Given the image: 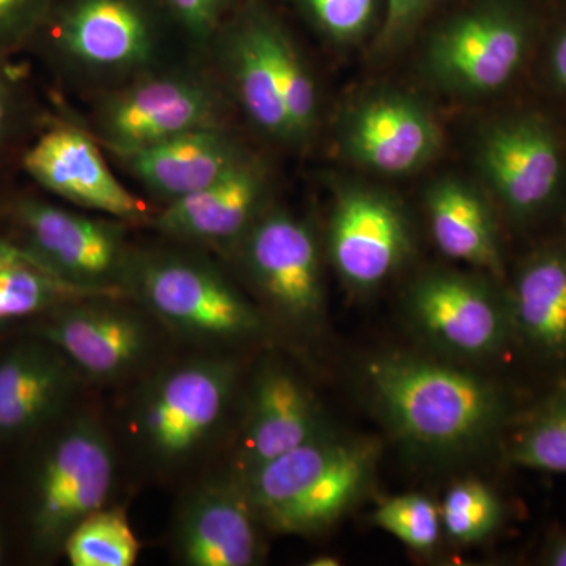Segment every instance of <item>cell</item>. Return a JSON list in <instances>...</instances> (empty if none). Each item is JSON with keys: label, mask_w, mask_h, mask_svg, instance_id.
<instances>
[{"label": "cell", "mask_w": 566, "mask_h": 566, "mask_svg": "<svg viewBox=\"0 0 566 566\" xmlns=\"http://www.w3.org/2000/svg\"><path fill=\"white\" fill-rule=\"evenodd\" d=\"M241 382L237 354L193 352L164 360L133 382L114 430L118 449L158 479L188 471L229 430Z\"/></svg>", "instance_id": "1"}, {"label": "cell", "mask_w": 566, "mask_h": 566, "mask_svg": "<svg viewBox=\"0 0 566 566\" xmlns=\"http://www.w3.org/2000/svg\"><path fill=\"white\" fill-rule=\"evenodd\" d=\"M25 447L18 488L22 536L33 557L54 560L85 517L114 504L122 452L102 411L81 401Z\"/></svg>", "instance_id": "2"}, {"label": "cell", "mask_w": 566, "mask_h": 566, "mask_svg": "<svg viewBox=\"0 0 566 566\" xmlns=\"http://www.w3.org/2000/svg\"><path fill=\"white\" fill-rule=\"evenodd\" d=\"M365 382L390 430L427 452L482 444L509 409L504 390L490 379L409 354L376 356L365 367Z\"/></svg>", "instance_id": "3"}, {"label": "cell", "mask_w": 566, "mask_h": 566, "mask_svg": "<svg viewBox=\"0 0 566 566\" xmlns=\"http://www.w3.org/2000/svg\"><path fill=\"white\" fill-rule=\"evenodd\" d=\"M126 293L193 352L234 354L266 334L262 311L200 252L136 249Z\"/></svg>", "instance_id": "4"}, {"label": "cell", "mask_w": 566, "mask_h": 566, "mask_svg": "<svg viewBox=\"0 0 566 566\" xmlns=\"http://www.w3.org/2000/svg\"><path fill=\"white\" fill-rule=\"evenodd\" d=\"M375 438L323 433L238 479L266 531L314 535L344 517L374 482Z\"/></svg>", "instance_id": "5"}, {"label": "cell", "mask_w": 566, "mask_h": 566, "mask_svg": "<svg viewBox=\"0 0 566 566\" xmlns=\"http://www.w3.org/2000/svg\"><path fill=\"white\" fill-rule=\"evenodd\" d=\"M36 41L63 73L109 91L163 66L161 28L148 0H55Z\"/></svg>", "instance_id": "6"}, {"label": "cell", "mask_w": 566, "mask_h": 566, "mask_svg": "<svg viewBox=\"0 0 566 566\" xmlns=\"http://www.w3.org/2000/svg\"><path fill=\"white\" fill-rule=\"evenodd\" d=\"M54 345L88 386H128L167 357L170 335L128 296H93L54 308L25 327Z\"/></svg>", "instance_id": "7"}, {"label": "cell", "mask_w": 566, "mask_h": 566, "mask_svg": "<svg viewBox=\"0 0 566 566\" xmlns=\"http://www.w3.org/2000/svg\"><path fill=\"white\" fill-rule=\"evenodd\" d=\"M226 99L210 74L191 66L148 71L111 88L92 117V136L118 158L196 129L223 125Z\"/></svg>", "instance_id": "8"}, {"label": "cell", "mask_w": 566, "mask_h": 566, "mask_svg": "<svg viewBox=\"0 0 566 566\" xmlns=\"http://www.w3.org/2000/svg\"><path fill=\"white\" fill-rule=\"evenodd\" d=\"M10 222L11 240L62 281L93 293L128 296L136 249L125 221L24 197L11 203Z\"/></svg>", "instance_id": "9"}, {"label": "cell", "mask_w": 566, "mask_h": 566, "mask_svg": "<svg viewBox=\"0 0 566 566\" xmlns=\"http://www.w3.org/2000/svg\"><path fill=\"white\" fill-rule=\"evenodd\" d=\"M229 253L253 293L285 326L311 333L323 323L322 251L303 219L268 207Z\"/></svg>", "instance_id": "10"}, {"label": "cell", "mask_w": 566, "mask_h": 566, "mask_svg": "<svg viewBox=\"0 0 566 566\" xmlns=\"http://www.w3.org/2000/svg\"><path fill=\"white\" fill-rule=\"evenodd\" d=\"M526 22L505 7L460 14L434 33L423 66L439 87L460 95H488L515 76L527 51Z\"/></svg>", "instance_id": "11"}, {"label": "cell", "mask_w": 566, "mask_h": 566, "mask_svg": "<svg viewBox=\"0 0 566 566\" xmlns=\"http://www.w3.org/2000/svg\"><path fill=\"white\" fill-rule=\"evenodd\" d=\"M406 305L417 331L453 356H494L513 338L506 296L471 275L423 274L412 283Z\"/></svg>", "instance_id": "12"}, {"label": "cell", "mask_w": 566, "mask_h": 566, "mask_svg": "<svg viewBox=\"0 0 566 566\" xmlns=\"http://www.w3.org/2000/svg\"><path fill=\"white\" fill-rule=\"evenodd\" d=\"M329 256L352 292L378 289L411 255V227L392 197L365 186L337 193L329 222Z\"/></svg>", "instance_id": "13"}, {"label": "cell", "mask_w": 566, "mask_h": 566, "mask_svg": "<svg viewBox=\"0 0 566 566\" xmlns=\"http://www.w3.org/2000/svg\"><path fill=\"white\" fill-rule=\"evenodd\" d=\"M88 385L50 342L25 333L0 348V446H25L80 403Z\"/></svg>", "instance_id": "14"}, {"label": "cell", "mask_w": 566, "mask_h": 566, "mask_svg": "<svg viewBox=\"0 0 566 566\" xmlns=\"http://www.w3.org/2000/svg\"><path fill=\"white\" fill-rule=\"evenodd\" d=\"M227 474L243 479L275 458L326 433L322 406L311 387L277 360L256 368Z\"/></svg>", "instance_id": "15"}, {"label": "cell", "mask_w": 566, "mask_h": 566, "mask_svg": "<svg viewBox=\"0 0 566 566\" xmlns=\"http://www.w3.org/2000/svg\"><path fill=\"white\" fill-rule=\"evenodd\" d=\"M263 524L240 480L226 474L193 485L175 513V557L188 566H252L263 557Z\"/></svg>", "instance_id": "16"}, {"label": "cell", "mask_w": 566, "mask_h": 566, "mask_svg": "<svg viewBox=\"0 0 566 566\" xmlns=\"http://www.w3.org/2000/svg\"><path fill=\"white\" fill-rule=\"evenodd\" d=\"M21 164L36 185L65 202L125 222L151 219L144 200L112 172L98 140L76 126H50L24 151Z\"/></svg>", "instance_id": "17"}, {"label": "cell", "mask_w": 566, "mask_h": 566, "mask_svg": "<svg viewBox=\"0 0 566 566\" xmlns=\"http://www.w3.org/2000/svg\"><path fill=\"white\" fill-rule=\"evenodd\" d=\"M479 169L506 211L527 221L553 202L560 188V144L535 117L495 123L480 137Z\"/></svg>", "instance_id": "18"}, {"label": "cell", "mask_w": 566, "mask_h": 566, "mask_svg": "<svg viewBox=\"0 0 566 566\" xmlns=\"http://www.w3.org/2000/svg\"><path fill=\"white\" fill-rule=\"evenodd\" d=\"M345 155L385 175L417 172L441 151L442 133L423 103L398 92L378 93L346 115L340 132Z\"/></svg>", "instance_id": "19"}, {"label": "cell", "mask_w": 566, "mask_h": 566, "mask_svg": "<svg viewBox=\"0 0 566 566\" xmlns=\"http://www.w3.org/2000/svg\"><path fill=\"white\" fill-rule=\"evenodd\" d=\"M268 197L266 169L248 155L207 188L164 205L150 222L170 240L229 253L266 210Z\"/></svg>", "instance_id": "20"}, {"label": "cell", "mask_w": 566, "mask_h": 566, "mask_svg": "<svg viewBox=\"0 0 566 566\" xmlns=\"http://www.w3.org/2000/svg\"><path fill=\"white\" fill-rule=\"evenodd\" d=\"M273 17L260 9L233 14L211 43L229 91L249 122L264 136L293 145L270 44Z\"/></svg>", "instance_id": "21"}, {"label": "cell", "mask_w": 566, "mask_h": 566, "mask_svg": "<svg viewBox=\"0 0 566 566\" xmlns=\"http://www.w3.org/2000/svg\"><path fill=\"white\" fill-rule=\"evenodd\" d=\"M248 156L226 125L185 133L123 156L129 174L164 203L207 188Z\"/></svg>", "instance_id": "22"}, {"label": "cell", "mask_w": 566, "mask_h": 566, "mask_svg": "<svg viewBox=\"0 0 566 566\" xmlns=\"http://www.w3.org/2000/svg\"><path fill=\"white\" fill-rule=\"evenodd\" d=\"M506 307L513 338L539 359L566 365V243L528 256L506 294Z\"/></svg>", "instance_id": "23"}, {"label": "cell", "mask_w": 566, "mask_h": 566, "mask_svg": "<svg viewBox=\"0 0 566 566\" xmlns=\"http://www.w3.org/2000/svg\"><path fill=\"white\" fill-rule=\"evenodd\" d=\"M424 207L439 251L457 262L502 275L497 223L490 203L474 186L442 178L428 189Z\"/></svg>", "instance_id": "24"}, {"label": "cell", "mask_w": 566, "mask_h": 566, "mask_svg": "<svg viewBox=\"0 0 566 566\" xmlns=\"http://www.w3.org/2000/svg\"><path fill=\"white\" fill-rule=\"evenodd\" d=\"M93 296L111 294L62 281L10 237L0 234V331L31 324L61 305Z\"/></svg>", "instance_id": "25"}, {"label": "cell", "mask_w": 566, "mask_h": 566, "mask_svg": "<svg viewBox=\"0 0 566 566\" xmlns=\"http://www.w3.org/2000/svg\"><path fill=\"white\" fill-rule=\"evenodd\" d=\"M139 553V539L125 509L117 504L85 517L63 546L71 566H133Z\"/></svg>", "instance_id": "26"}, {"label": "cell", "mask_w": 566, "mask_h": 566, "mask_svg": "<svg viewBox=\"0 0 566 566\" xmlns=\"http://www.w3.org/2000/svg\"><path fill=\"white\" fill-rule=\"evenodd\" d=\"M270 44L292 126L293 145H301L311 139L318 123L319 102L315 80L300 48L275 18L271 20Z\"/></svg>", "instance_id": "27"}, {"label": "cell", "mask_w": 566, "mask_h": 566, "mask_svg": "<svg viewBox=\"0 0 566 566\" xmlns=\"http://www.w3.org/2000/svg\"><path fill=\"white\" fill-rule=\"evenodd\" d=\"M509 458L521 468L566 474V392L543 405L517 431Z\"/></svg>", "instance_id": "28"}, {"label": "cell", "mask_w": 566, "mask_h": 566, "mask_svg": "<svg viewBox=\"0 0 566 566\" xmlns=\"http://www.w3.org/2000/svg\"><path fill=\"white\" fill-rule=\"evenodd\" d=\"M501 499L493 488L465 479L447 491L441 505L442 534L460 545L483 542L502 521Z\"/></svg>", "instance_id": "29"}, {"label": "cell", "mask_w": 566, "mask_h": 566, "mask_svg": "<svg viewBox=\"0 0 566 566\" xmlns=\"http://www.w3.org/2000/svg\"><path fill=\"white\" fill-rule=\"evenodd\" d=\"M374 523L416 553H431L442 535L441 509L423 494L387 499L375 510Z\"/></svg>", "instance_id": "30"}, {"label": "cell", "mask_w": 566, "mask_h": 566, "mask_svg": "<svg viewBox=\"0 0 566 566\" xmlns=\"http://www.w3.org/2000/svg\"><path fill=\"white\" fill-rule=\"evenodd\" d=\"M316 28L337 43L363 39L375 20L376 0H300Z\"/></svg>", "instance_id": "31"}, {"label": "cell", "mask_w": 566, "mask_h": 566, "mask_svg": "<svg viewBox=\"0 0 566 566\" xmlns=\"http://www.w3.org/2000/svg\"><path fill=\"white\" fill-rule=\"evenodd\" d=\"M161 3L186 39L197 48H210L233 17L237 0H161Z\"/></svg>", "instance_id": "32"}, {"label": "cell", "mask_w": 566, "mask_h": 566, "mask_svg": "<svg viewBox=\"0 0 566 566\" xmlns=\"http://www.w3.org/2000/svg\"><path fill=\"white\" fill-rule=\"evenodd\" d=\"M55 0H0V55L32 43Z\"/></svg>", "instance_id": "33"}, {"label": "cell", "mask_w": 566, "mask_h": 566, "mask_svg": "<svg viewBox=\"0 0 566 566\" xmlns=\"http://www.w3.org/2000/svg\"><path fill=\"white\" fill-rule=\"evenodd\" d=\"M430 3L431 0H387L381 43L394 46L403 40L416 28Z\"/></svg>", "instance_id": "34"}, {"label": "cell", "mask_w": 566, "mask_h": 566, "mask_svg": "<svg viewBox=\"0 0 566 566\" xmlns=\"http://www.w3.org/2000/svg\"><path fill=\"white\" fill-rule=\"evenodd\" d=\"M0 55V155L6 150L18 118L17 81Z\"/></svg>", "instance_id": "35"}, {"label": "cell", "mask_w": 566, "mask_h": 566, "mask_svg": "<svg viewBox=\"0 0 566 566\" xmlns=\"http://www.w3.org/2000/svg\"><path fill=\"white\" fill-rule=\"evenodd\" d=\"M551 74L558 87L566 91V29L558 35L551 51Z\"/></svg>", "instance_id": "36"}, {"label": "cell", "mask_w": 566, "mask_h": 566, "mask_svg": "<svg viewBox=\"0 0 566 566\" xmlns=\"http://www.w3.org/2000/svg\"><path fill=\"white\" fill-rule=\"evenodd\" d=\"M543 564L549 566H566V532L551 535L543 549Z\"/></svg>", "instance_id": "37"}, {"label": "cell", "mask_w": 566, "mask_h": 566, "mask_svg": "<svg viewBox=\"0 0 566 566\" xmlns=\"http://www.w3.org/2000/svg\"><path fill=\"white\" fill-rule=\"evenodd\" d=\"M308 565L312 566H337L340 565V558L333 556H318L312 558V562H308Z\"/></svg>", "instance_id": "38"}, {"label": "cell", "mask_w": 566, "mask_h": 566, "mask_svg": "<svg viewBox=\"0 0 566 566\" xmlns=\"http://www.w3.org/2000/svg\"><path fill=\"white\" fill-rule=\"evenodd\" d=\"M7 554V534L6 526H3V521L0 520V565L6 560Z\"/></svg>", "instance_id": "39"}]
</instances>
